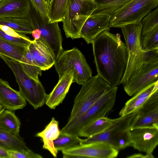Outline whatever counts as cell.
I'll use <instances>...</instances> for the list:
<instances>
[{
  "instance_id": "ba28073f",
  "label": "cell",
  "mask_w": 158,
  "mask_h": 158,
  "mask_svg": "<svg viewBox=\"0 0 158 158\" xmlns=\"http://www.w3.org/2000/svg\"><path fill=\"white\" fill-rule=\"evenodd\" d=\"M82 85L74 99L68 121L82 114L111 87L98 74L92 76Z\"/></svg>"
},
{
  "instance_id": "83f0119b",
  "label": "cell",
  "mask_w": 158,
  "mask_h": 158,
  "mask_svg": "<svg viewBox=\"0 0 158 158\" xmlns=\"http://www.w3.org/2000/svg\"><path fill=\"white\" fill-rule=\"evenodd\" d=\"M24 61L19 63L25 72L36 82H40L39 75H42V70L36 65L29 51L28 48L24 54Z\"/></svg>"
},
{
  "instance_id": "5b68a950",
  "label": "cell",
  "mask_w": 158,
  "mask_h": 158,
  "mask_svg": "<svg viewBox=\"0 0 158 158\" xmlns=\"http://www.w3.org/2000/svg\"><path fill=\"white\" fill-rule=\"evenodd\" d=\"M97 8L94 0H68L62 21L66 37L81 38L80 34L83 24Z\"/></svg>"
},
{
  "instance_id": "52a82bcc",
  "label": "cell",
  "mask_w": 158,
  "mask_h": 158,
  "mask_svg": "<svg viewBox=\"0 0 158 158\" xmlns=\"http://www.w3.org/2000/svg\"><path fill=\"white\" fill-rule=\"evenodd\" d=\"M138 111L118 119L104 131L85 139H81L80 144L104 142L119 151L131 145L129 134L130 125Z\"/></svg>"
},
{
  "instance_id": "4dcf8cb0",
  "label": "cell",
  "mask_w": 158,
  "mask_h": 158,
  "mask_svg": "<svg viewBox=\"0 0 158 158\" xmlns=\"http://www.w3.org/2000/svg\"><path fill=\"white\" fill-rule=\"evenodd\" d=\"M140 43L144 51L158 48V27L141 35Z\"/></svg>"
},
{
  "instance_id": "ab89813d",
  "label": "cell",
  "mask_w": 158,
  "mask_h": 158,
  "mask_svg": "<svg viewBox=\"0 0 158 158\" xmlns=\"http://www.w3.org/2000/svg\"><path fill=\"white\" fill-rule=\"evenodd\" d=\"M94 0L95 1V0Z\"/></svg>"
},
{
  "instance_id": "f1b7e54d",
  "label": "cell",
  "mask_w": 158,
  "mask_h": 158,
  "mask_svg": "<svg viewBox=\"0 0 158 158\" xmlns=\"http://www.w3.org/2000/svg\"><path fill=\"white\" fill-rule=\"evenodd\" d=\"M67 0H51L48 9L49 23L62 22Z\"/></svg>"
},
{
  "instance_id": "e575fe53",
  "label": "cell",
  "mask_w": 158,
  "mask_h": 158,
  "mask_svg": "<svg viewBox=\"0 0 158 158\" xmlns=\"http://www.w3.org/2000/svg\"><path fill=\"white\" fill-rule=\"evenodd\" d=\"M30 0L31 4L37 10L48 16V10L44 0Z\"/></svg>"
},
{
  "instance_id": "1f68e13d",
  "label": "cell",
  "mask_w": 158,
  "mask_h": 158,
  "mask_svg": "<svg viewBox=\"0 0 158 158\" xmlns=\"http://www.w3.org/2000/svg\"><path fill=\"white\" fill-rule=\"evenodd\" d=\"M142 25L141 35L158 27V8L151 11L141 21Z\"/></svg>"
},
{
  "instance_id": "8fae6325",
  "label": "cell",
  "mask_w": 158,
  "mask_h": 158,
  "mask_svg": "<svg viewBox=\"0 0 158 158\" xmlns=\"http://www.w3.org/2000/svg\"><path fill=\"white\" fill-rule=\"evenodd\" d=\"M64 158H114L118 151L104 142L79 144L62 151Z\"/></svg>"
},
{
  "instance_id": "8992f818",
  "label": "cell",
  "mask_w": 158,
  "mask_h": 158,
  "mask_svg": "<svg viewBox=\"0 0 158 158\" xmlns=\"http://www.w3.org/2000/svg\"><path fill=\"white\" fill-rule=\"evenodd\" d=\"M11 69L19 87V92L26 101L36 110L45 103L47 95L41 82L38 83L23 71L18 61L0 56Z\"/></svg>"
},
{
  "instance_id": "30bf717a",
  "label": "cell",
  "mask_w": 158,
  "mask_h": 158,
  "mask_svg": "<svg viewBox=\"0 0 158 158\" xmlns=\"http://www.w3.org/2000/svg\"><path fill=\"white\" fill-rule=\"evenodd\" d=\"M158 5V0H131L110 17V27L121 28L139 23Z\"/></svg>"
},
{
  "instance_id": "2e32d148",
  "label": "cell",
  "mask_w": 158,
  "mask_h": 158,
  "mask_svg": "<svg viewBox=\"0 0 158 158\" xmlns=\"http://www.w3.org/2000/svg\"><path fill=\"white\" fill-rule=\"evenodd\" d=\"M0 104L5 109L15 111L23 109L27 102L19 91L12 89L8 81L0 79Z\"/></svg>"
},
{
  "instance_id": "836d02e7",
  "label": "cell",
  "mask_w": 158,
  "mask_h": 158,
  "mask_svg": "<svg viewBox=\"0 0 158 158\" xmlns=\"http://www.w3.org/2000/svg\"><path fill=\"white\" fill-rule=\"evenodd\" d=\"M9 158H42L41 155L31 150L27 152L7 150Z\"/></svg>"
},
{
  "instance_id": "d590c367",
  "label": "cell",
  "mask_w": 158,
  "mask_h": 158,
  "mask_svg": "<svg viewBox=\"0 0 158 158\" xmlns=\"http://www.w3.org/2000/svg\"><path fill=\"white\" fill-rule=\"evenodd\" d=\"M154 157L152 154H146L145 155L141 154H135L127 157L128 158H154Z\"/></svg>"
},
{
  "instance_id": "6da1fadb",
  "label": "cell",
  "mask_w": 158,
  "mask_h": 158,
  "mask_svg": "<svg viewBox=\"0 0 158 158\" xmlns=\"http://www.w3.org/2000/svg\"><path fill=\"white\" fill-rule=\"evenodd\" d=\"M92 44L97 74L111 87L119 85L127 60L126 45L120 35L112 34L108 28L99 34Z\"/></svg>"
},
{
  "instance_id": "9a60e30c",
  "label": "cell",
  "mask_w": 158,
  "mask_h": 158,
  "mask_svg": "<svg viewBox=\"0 0 158 158\" xmlns=\"http://www.w3.org/2000/svg\"><path fill=\"white\" fill-rule=\"evenodd\" d=\"M74 70L65 72L52 92L47 95L45 103L50 109H54L62 103L73 83Z\"/></svg>"
},
{
  "instance_id": "277c9868",
  "label": "cell",
  "mask_w": 158,
  "mask_h": 158,
  "mask_svg": "<svg viewBox=\"0 0 158 158\" xmlns=\"http://www.w3.org/2000/svg\"><path fill=\"white\" fill-rule=\"evenodd\" d=\"M118 87H111L86 112L79 117L68 121L60 130V134L78 136L81 130L97 119L106 116L114 107Z\"/></svg>"
},
{
  "instance_id": "4316f807",
  "label": "cell",
  "mask_w": 158,
  "mask_h": 158,
  "mask_svg": "<svg viewBox=\"0 0 158 158\" xmlns=\"http://www.w3.org/2000/svg\"><path fill=\"white\" fill-rule=\"evenodd\" d=\"M130 0H95L97 8L91 14H104L111 17L118 10Z\"/></svg>"
},
{
  "instance_id": "d6a6232c",
  "label": "cell",
  "mask_w": 158,
  "mask_h": 158,
  "mask_svg": "<svg viewBox=\"0 0 158 158\" xmlns=\"http://www.w3.org/2000/svg\"><path fill=\"white\" fill-rule=\"evenodd\" d=\"M0 38L10 42L28 47L32 42L30 38L16 37L6 34L0 29Z\"/></svg>"
},
{
  "instance_id": "7a4b0ae2",
  "label": "cell",
  "mask_w": 158,
  "mask_h": 158,
  "mask_svg": "<svg viewBox=\"0 0 158 158\" xmlns=\"http://www.w3.org/2000/svg\"><path fill=\"white\" fill-rule=\"evenodd\" d=\"M121 28L124 38L127 55L126 68L120 83L123 85L143 64L158 60V48L148 51L142 49L140 43L141 21L127 24Z\"/></svg>"
},
{
  "instance_id": "603a6c76",
  "label": "cell",
  "mask_w": 158,
  "mask_h": 158,
  "mask_svg": "<svg viewBox=\"0 0 158 158\" xmlns=\"http://www.w3.org/2000/svg\"><path fill=\"white\" fill-rule=\"evenodd\" d=\"M119 119H111L106 116L100 118L83 128L78 136L88 137L101 133L111 127Z\"/></svg>"
},
{
  "instance_id": "44dd1931",
  "label": "cell",
  "mask_w": 158,
  "mask_h": 158,
  "mask_svg": "<svg viewBox=\"0 0 158 158\" xmlns=\"http://www.w3.org/2000/svg\"><path fill=\"white\" fill-rule=\"evenodd\" d=\"M28 47L15 44L0 38V56L19 63L24 61V54Z\"/></svg>"
},
{
  "instance_id": "ffe728a7",
  "label": "cell",
  "mask_w": 158,
  "mask_h": 158,
  "mask_svg": "<svg viewBox=\"0 0 158 158\" xmlns=\"http://www.w3.org/2000/svg\"><path fill=\"white\" fill-rule=\"evenodd\" d=\"M60 130L59 122L52 117L45 129L37 133L36 136L41 138L43 143V148L49 151L54 157H56L58 151L55 148L53 141L60 135Z\"/></svg>"
},
{
  "instance_id": "3957f363",
  "label": "cell",
  "mask_w": 158,
  "mask_h": 158,
  "mask_svg": "<svg viewBox=\"0 0 158 158\" xmlns=\"http://www.w3.org/2000/svg\"><path fill=\"white\" fill-rule=\"evenodd\" d=\"M27 18L32 28L31 34L34 40H40L46 45L56 61L63 51L62 38L58 23H49L48 17L37 10L32 5Z\"/></svg>"
},
{
  "instance_id": "7402d4cb",
  "label": "cell",
  "mask_w": 158,
  "mask_h": 158,
  "mask_svg": "<svg viewBox=\"0 0 158 158\" xmlns=\"http://www.w3.org/2000/svg\"><path fill=\"white\" fill-rule=\"evenodd\" d=\"M20 122L12 111L4 110L0 114V129L15 136H19Z\"/></svg>"
},
{
  "instance_id": "d6986e66",
  "label": "cell",
  "mask_w": 158,
  "mask_h": 158,
  "mask_svg": "<svg viewBox=\"0 0 158 158\" xmlns=\"http://www.w3.org/2000/svg\"><path fill=\"white\" fill-rule=\"evenodd\" d=\"M156 82L138 92L128 100L119 113L120 117L138 111L153 92Z\"/></svg>"
},
{
  "instance_id": "f35d334b",
  "label": "cell",
  "mask_w": 158,
  "mask_h": 158,
  "mask_svg": "<svg viewBox=\"0 0 158 158\" xmlns=\"http://www.w3.org/2000/svg\"><path fill=\"white\" fill-rule=\"evenodd\" d=\"M4 110H5V108L0 104V114Z\"/></svg>"
},
{
  "instance_id": "9c48e42d",
  "label": "cell",
  "mask_w": 158,
  "mask_h": 158,
  "mask_svg": "<svg viewBox=\"0 0 158 158\" xmlns=\"http://www.w3.org/2000/svg\"><path fill=\"white\" fill-rule=\"evenodd\" d=\"M60 79L67 71L74 70L73 83L82 85L92 77V71L84 56L77 48L63 51L54 64Z\"/></svg>"
},
{
  "instance_id": "cb8c5ba5",
  "label": "cell",
  "mask_w": 158,
  "mask_h": 158,
  "mask_svg": "<svg viewBox=\"0 0 158 158\" xmlns=\"http://www.w3.org/2000/svg\"><path fill=\"white\" fill-rule=\"evenodd\" d=\"M143 127L158 128V108L142 113L138 112L131 122L130 129Z\"/></svg>"
},
{
  "instance_id": "7c38bea8",
  "label": "cell",
  "mask_w": 158,
  "mask_h": 158,
  "mask_svg": "<svg viewBox=\"0 0 158 158\" xmlns=\"http://www.w3.org/2000/svg\"><path fill=\"white\" fill-rule=\"evenodd\" d=\"M158 81V60L143 64L123 85L124 91L132 96Z\"/></svg>"
},
{
  "instance_id": "4fadbf2b",
  "label": "cell",
  "mask_w": 158,
  "mask_h": 158,
  "mask_svg": "<svg viewBox=\"0 0 158 158\" xmlns=\"http://www.w3.org/2000/svg\"><path fill=\"white\" fill-rule=\"evenodd\" d=\"M131 145L134 149L146 154H152L158 144V128L143 127L130 129Z\"/></svg>"
},
{
  "instance_id": "8d00e7d4",
  "label": "cell",
  "mask_w": 158,
  "mask_h": 158,
  "mask_svg": "<svg viewBox=\"0 0 158 158\" xmlns=\"http://www.w3.org/2000/svg\"><path fill=\"white\" fill-rule=\"evenodd\" d=\"M0 158H9L7 150L0 146Z\"/></svg>"
},
{
  "instance_id": "ac0fdd59",
  "label": "cell",
  "mask_w": 158,
  "mask_h": 158,
  "mask_svg": "<svg viewBox=\"0 0 158 158\" xmlns=\"http://www.w3.org/2000/svg\"><path fill=\"white\" fill-rule=\"evenodd\" d=\"M31 8L30 0H2L0 2V19L27 18Z\"/></svg>"
},
{
  "instance_id": "5bb4252c",
  "label": "cell",
  "mask_w": 158,
  "mask_h": 158,
  "mask_svg": "<svg viewBox=\"0 0 158 158\" xmlns=\"http://www.w3.org/2000/svg\"><path fill=\"white\" fill-rule=\"evenodd\" d=\"M110 17L104 14H91L87 19L80 31L81 38L88 44H92L102 32L110 28Z\"/></svg>"
},
{
  "instance_id": "e0dca14e",
  "label": "cell",
  "mask_w": 158,
  "mask_h": 158,
  "mask_svg": "<svg viewBox=\"0 0 158 158\" xmlns=\"http://www.w3.org/2000/svg\"><path fill=\"white\" fill-rule=\"evenodd\" d=\"M28 48L35 62L42 71L48 70L56 62L50 49L40 40H32Z\"/></svg>"
},
{
  "instance_id": "f546056e",
  "label": "cell",
  "mask_w": 158,
  "mask_h": 158,
  "mask_svg": "<svg viewBox=\"0 0 158 158\" xmlns=\"http://www.w3.org/2000/svg\"><path fill=\"white\" fill-rule=\"evenodd\" d=\"M81 139L77 135L61 134L53 141V143L56 149L62 151L80 144Z\"/></svg>"
},
{
  "instance_id": "d4e9b609",
  "label": "cell",
  "mask_w": 158,
  "mask_h": 158,
  "mask_svg": "<svg viewBox=\"0 0 158 158\" xmlns=\"http://www.w3.org/2000/svg\"><path fill=\"white\" fill-rule=\"evenodd\" d=\"M0 146L7 150L21 152L30 151L23 140L0 129Z\"/></svg>"
},
{
  "instance_id": "484cf974",
  "label": "cell",
  "mask_w": 158,
  "mask_h": 158,
  "mask_svg": "<svg viewBox=\"0 0 158 158\" xmlns=\"http://www.w3.org/2000/svg\"><path fill=\"white\" fill-rule=\"evenodd\" d=\"M0 24L7 26L15 31L24 34H31V23L27 18L7 17L0 19Z\"/></svg>"
},
{
  "instance_id": "74e56055",
  "label": "cell",
  "mask_w": 158,
  "mask_h": 158,
  "mask_svg": "<svg viewBox=\"0 0 158 158\" xmlns=\"http://www.w3.org/2000/svg\"><path fill=\"white\" fill-rule=\"evenodd\" d=\"M51 0H44L45 4L46 6V7L48 9V6Z\"/></svg>"
}]
</instances>
